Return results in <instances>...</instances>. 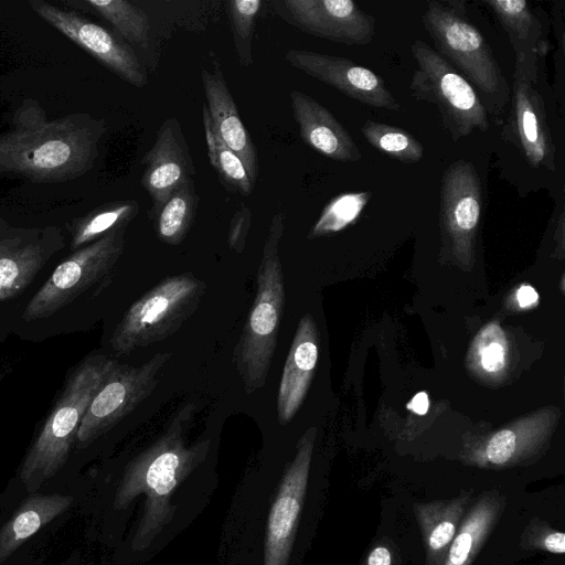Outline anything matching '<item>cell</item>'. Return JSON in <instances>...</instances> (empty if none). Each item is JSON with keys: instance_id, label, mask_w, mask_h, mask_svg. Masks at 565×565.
Here are the masks:
<instances>
[{"instance_id": "obj_1", "label": "cell", "mask_w": 565, "mask_h": 565, "mask_svg": "<svg viewBox=\"0 0 565 565\" xmlns=\"http://www.w3.org/2000/svg\"><path fill=\"white\" fill-rule=\"evenodd\" d=\"M105 121L87 114L47 120L44 110L25 100L14 113L12 128L0 135V173L34 182L77 178L93 168Z\"/></svg>"}, {"instance_id": "obj_2", "label": "cell", "mask_w": 565, "mask_h": 565, "mask_svg": "<svg viewBox=\"0 0 565 565\" xmlns=\"http://www.w3.org/2000/svg\"><path fill=\"white\" fill-rule=\"evenodd\" d=\"M192 413V405L181 409L164 433L126 467L116 491L115 508L124 509L136 497L146 495L145 510L131 544L134 551L147 548L171 521L175 511L171 503L174 489L207 456L210 439L192 445L185 443V426Z\"/></svg>"}, {"instance_id": "obj_3", "label": "cell", "mask_w": 565, "mask_h": 565, "mask_svg": "<svg viewBox=\"0 0 565 565\" xmlns=\"http://www.w3.org/2000/svg\"><path fill=\"white\" fill-rule=\"evenodd\" d=\"M117 365L114 359L95 354L67 376L62 394L21 465L19 476L30 493L63 468L88 405Z\"/></svg>"}, {"instance_id": "obj_4", "label": "cell", "mask_w": 565, "mask_h": 565, "mask_svg": "<svg viewBox=\"0 0 565 565\" xmlns=\"http://www.w3.org/2000/svg\"><path fill=\"white\" fill-rule=\"evenodd\" d=\"M284 221L281 212L271 217L257 269L256 296L234 348L233 362L248 394L265 385L277 347L285 306V282L279 255Z\"/></svg>"}, {"instance_id": "obj_5", "label": "cell", "mask_w": 565, "mask_h": 565, "mask_svg": "<svg viewBox=\"0 0 565 565\" xmlns=\"http://www.w3.org/2000/svg\"><path fill=\"white\" fill-rule=\"evenodd\" d=\"M466 6L462 0L429 1L423 24L434 50L480 92L491 113H499L510 100L509 84Z\"/></svg>"}, {"instance_id": "obj_6", "label": "cell", "mask_w": 565, "mask_h": 565, "mask_svg": "<svg viewBox=\"0 0 565 565\" xmlns=\"http://www.w3.org/2000/svg\"><path fill=\"white\" fill-rule=\"evenodd\" d=\"M205 289L192 273L162 279L125 312L110 337L113 350L129 354L174 334L199 308Z\"/></svg>"}, {"instance_id": "obj_7", "label": "cell", "mask_w": 565, "mask_h": 565, "mask_svg": "<svg viewBox=\"0 0 565 565\" xmlns=\"http://www.w3.org/2000/svg\"><path fill=\"white\" fill-rule=\"evenodd\" d=\"M416 62L411 83L412 96L434 104L441 125L452 141L475 129H489L488 111L472 85L427 43L416 40L411 45Z\"/></svg>"}, {"instance_id": "obj_8", "label": "cell", "mask_w": 565, "mask_h": 565, "mask_svg": "<svg viewBox=\"0 0 565 565\" xmlns=\"http://www.w3.org/2000/svg\"><path fill=\"white\" fill-rule=\"evenodd\" d=\"M544 61L535 71L515 66L511 108L502 132L530 167L555 172L558 150Z\"/></svg>"}, {"instance_id": "obj_9", "label": "cell", "mask_w": 565, "mask_h": 565, "mask_svg": "<svg viewBox=\"0 0 565 565\" xmlns=\"http://www.w3.org/2000/svg\"><path fill=\"white\" fill-rule=\"evenodd\" d=\"M125 232L126 227L116 228L75 249L58 264L26 303L23 320L31 322L55 315L106 278L124 252Z\"/></svg>"}, {"instance_id": "obj_10", "label": "cell", "mask_w": 565, "mask_h": 565, "mask_svg": "<svg viewBox=\"0 0 565 565\" xmlns=\"http://www.w3.org/2000/svg\"><path fill=\"white\" fill-rule=\"evenodd\" d=\"M170 356L161 352L140 365L118 363L88 405L75 436L76 445L90 444L148 398Z\"/></svg>"}, {"instance_id": "obj_11", "label": "cell", "mask_w": 565, "mask_h": 565, "mask_svg": "<svg viewBox=\"0 0 565 565\" xmlns=\"http://www.w3.org/2000/svg\"><path fill=\"white\" fill-rule=\"evenodd\" d=\"M29 4L41 19L120 78L136 87H143L147 84V74L139 58L118 36L73 10L42 0H31Z\"/></svg>"}, {"instance_id": "obj_12", "label": "cell", "mask_w": 565, "mask_h": 565, "mask_svg": "<svg viewBox=\"0 0 565 565\" xmlns=\"http://www.w3.org/2000/svg\"><path fill=\"white\" fill-rule=\"evenodd\" d=\"M316 429L309 428L298 440L294 459L286 467L268 515L264 565H288L303 504Z\"/></svg>"}, {"instance_id": "obj_13", "label": "cell", "mask_w": 565, "mask_h": 565, "mask_svg": "<svg viewBox=\"0 0 565 565\" xmlns=\"http://www.w3.org/2000/svg\"><path fill=\"white\" fill-rule=\"evenodd\" d=\"M482 186L475 166L452 162L444 172L439 195V224L450 250L469 259L482 212Z\"/></svg>"}, {"instance_id": "obj_14", "label": "cell", "mask_w": 565, "mask_h": 565, "mask_svg": "<svg viewBox=\"0 0 565 565\" xmlns=\"http://www.w3.org/2000/svg\"><path fill=\"white\" fill-rule=\"evenodd\" d=\"M277 13L294 28L345 45H365L375 33V20L352 0H284Z\"/></svg>"}, {"instance_id": "obj_15", "label": "cell", "mask_w": 565, "mask_h": 565, "mask_svg": "<svg viewBox=\"0 0 565 565\" xmlns=\"http://www.w3.org/2000/svg\"><path fill=\"white\" fill-rule=\"evenodd\" d=\"M285 60L290 66L363 105L388 110L401 108L381 76L349 58L290 49L285 52Z\"/></svg>"}, {"instance_id": "obj_16", "label": "cell", "mask_w": 565, "mask_h": 565, "mask_svg": "<svg viewBox=\"0 0 565 565\" xmlns=\"http://www.w3.org/2000/svg\"><path fill=\"white\" fill-rule=\"evenodd\" d=\"M64 246L58 227H8L0 232V302L24 291Z\"/></svg>"}, {"instance_id": "obj_17", "label": "cell", "mask_w": 565, "mask_h": 565, "mask_svg": "<svg viewBox=\"0 0 565 565\" xmlns=\"http://www.w3.org/2000/svg\"><path fill=\"white\" fill-rule=\"evenodd\" d=\"M141 162V185L151 199L149 215L152 218L172 191L195 173L190 148L174 117L162 121Z\"/></svg>"}, {"instance_id": "obj_18", "label": "cell", "mask_w": 565, "mask_h": 565, "mask_svg": "<svg viewBox=\"0 0 565 565\" xmlns=\"http://www.w3.org/2000/svg\"><path fill=\"white\" fill-rule=\"evenodd\" d=\"M290 102L300 137L306 145L340 162H354L362 158L354 139L328 108L296 89L290 92Z\"/></svg>"}, {"instance_id": "obj_19", "label": "cell", "mask_w": 565, "mask_h": 565, "mask_svg": "<svg viewBox=\"0 0 565 565\" xmlns=\"http://www.w3.org/2000/svg\"><path fill=\"white\" fill-rule=\"evenodd\" d=\"M201 78L205 105L215 132L242 159L255 183L258 174L257 151L241 119L220 65L214 62L212 71L202 68Z\"/></svg>"}, {"instance_id": "obj_20", "label": "cell", "mask_w": 565, "mask_h": 565, "mask_svg": "<svg viewBox=\"0 0 565 565\" xmlns=\"http://www.w3.org/2000/svg\"><path fill=\"white\" fill-rule=\"evenodd\" d=\"M318 360V334L313 319L305 315L299 320L285 361L277 394V415L281 424L289 423L301 406Z\"/></svg>"}, {"instance_id": "obj_21", "label": "cell", "mask_w": 565, "mask_h": 565, "mask_svg": "<svg viewBox=\"0 0 565 565\" xmlns=\"http://www.w3.org/2000/svg\"><path fill=\"white\" fill-rule=\"evenodd\" d=\"M490 7L507 32L515 53V66L539 68L547 54L545 25L539 10L525 0H489Z\"/></svg>"}, {"instance_id": "obj_22", "label": "cell", "mask_w": 565, "mask_h": 565, "mask_svg": "<svg viewBox=\"0 0 565 565\" xmlns=\"http://www.w3.org/2000/svg\"><path fill=\"white\" fill-rule=\"evenodd\" d=\"M73 497L31 493L0 530V565L26 540L66 511Z\"/></svg>"}, {"instance_id": "obj_23", "label": "cell", "mask_w": 565, "mask_h": 565, "mask_svg": "<svg viewBox=\"0 0 565 565\" xmlns=\"http://www.w3.org/2000/svg\"><path fill=\"white\" fill-rule=\"evenodd\" d=\"M467 497L416 505L429 565H443L467 505Z\"/></svg>"}, {"instance_id": "obj_24", "label": "cell", "mask_w": 565, "mask_h": 565, "mask_svg": "<svg viewBox=\"0 0 565 565\" xmlns=\"http://www.w3.org/2000/svg\"><path fill=\"white\" fill-rule=\"evenodd\" d=\"M500 507L494 495H484L473 505L457 530L443 565H470L494 525Z\"/></svg>"}, {"instance_id": "obj_25", "label": "cell", "mask_w": 565, "mask_h": 565, "mask_svg": "<svg viewBox=\"0 0 565 565\" xmlns=\"http://www.w3.org/2000/svg\"><path fill=\"white\" fill-rule=\"evenodd\" d=\"M198 209L193 180L178 186L151 218L158 238L169 245L180 244L186 236Z\"/></svg>"}, {"instance_id": "obj_26", "label": "cell", "mask_w": 565, "mask_h": 565, "mask_svg": "<svg viewBox=\"0 0 565 565\" xmlns=\"http://www.w3.org/2000/svg\"><path fill=\"white\" fill-rule=\"evenodd\" d=\"M138 212L139 204L135 200L107 203L89 212L72 222V247L78 249L116 228L126 227Z\"/></svg>"}, {"instance_id": "obj_27", "label": "cell", "mask_w": 565, "mask_h": 565, "mask_svg": "<svg viewBox=\"0 0 565 565\" xmlns=\"http://www.w3.org/2000/svg\"><path fill=\"white\" fill-rule=\"evenodd\" d=\"M202 119L212 167L227 188L244 195L249 194L254 182L242 159L215 132L205 104L202 107Z\"/></svg>"}, {"instance_id": "obj_28", "label": "cell", "mask_w": 565, "mask_h": 565, "mask_svg": "<svg viewBox=\"0 0 565 565\" xmlns=\"http://www.w3.org/2000/svg\"><path fill=\"white\" fill-rule=\"evenodd\" d=\"M83 4L108 21L126 41L147 45L150 23L148 15L139 7L124 0H85Z\"/></svg>"}, {"instance_id": "obj_29", "label": "cell", "mask_w": 565, "mask_h": 565, "mask_svg": "<svg viewBox=\"0 0 565 565\" xmlns=\"http://www.w3.org/2000/svg\"><path fill=\"white\" fill-rule=\"evenodd\" d=\"M361 132L372 147L403 163H415L424 157L422 143L398 127L366 120L361 127Z\"/></svg>"}, {"instance_id": "obj_30", "label": "cell", "mask_w": 565, "mask_h": 565, "mask_svg": "<svg viewBox=\"0 0 565 565\" xmlns=\"http://www.w3.org/2000/svg\"><path fill=\"white\" fill-rule=\"evenodd\" d=\"M260 0H231L227 14L233 33L234 46L238 62L248 67L253 64V36L255 22L260 11Z\"/></svg>"}, {"instance_id": "obj_31", "label": "cell", "mask_w": 565, "mask_h": 565, "mask_svg": "<svg viewBox=\"0 0 565 565\" xmlns=\"http://www.w3.org/2000/svg\"><path fill=\"white\" fill-rule=\"evenodd\" d=\"M371 192L342 193L324 207L309 237L331 234L353 223L371 199Z\"/></svg>"}, {"instance_id": "obj_32", "label": "cell", "mask_w": 565, "mask_h": 565, "mask_svg": "<svg viewBox=\"0 0 565 565\" xmlns=\"http://www.w3.org/2000/svg\"><path fill=\"white\" fill-rule=\"evenodd\" d=\"M529 445L526 435L511 428L501 429L488 440L484 459L492 465L504 466L521 458Z\"/></svg>"}, {"instance_id": "obj_33", "label": "cell", "mask_w": 565, "mask_h": 565, "mask_svg": "<svg viewBox=\"0 0 565 565\" xmlns=\"http://www.w3.org/2000/svg\"><path fill=\"white\" fill-rule=\"evenodd\" d=\"M478 355L484 371L494 373L505 365L507 343L497 323L487 326L477 339Z\"/></svg>"}, {"instance_id": "obj_34", "label": "cell", "mask_w": 565, "mask_h": 565, "mask_svg": "<svg viewBox=\"0 0 565 565\" xmlns=\"http://www.w3.org/2000/svg\"><path fill=\"white\" fill-rule=\"evenodd\" d=\"M252 227V211L241 204L233 214L227 235V243L232 250L239 254L244 250L249 230Z\"/></svg>"}, {"instance_id": "obj_35", "label": "cell", "mask_w": 565, "mask_h": 565, "mask_svg": "<svg viewBox=\"0 0 565 565\" xmlns=\"http://www.w3.org/2000/svg\"><path fill=\"white\" fill-rule=\"evenodd\" d=\"M544 548L555 553L564 554L565 534L563 532H552L544 539Z\"/></svg>"}, {"instance_id": "obj_36", "label": "cell", "mask_w": 565, "mask_h": 565, "mask_svg": "<svg viewBox=\"0 0 565 565\" xmlns=\"http://www.w3.org/2000/svg\"><path fill=\"white\" fill-rule=\"evenodd\" d=\"M516 298L521 307H530L537 302L539 295L533 287L524 285L519 288Z\"/></svg>"}, {"instance_id": "obj_37", "label": "cell", "mask_w": 565, "mask_h": 565, "mask_svg": "<svg viewBox=\"0 0 565 565\" xmlns=\"http://www.w3.org/2000/svg\"><path fill=\"white\" fill-rule=\"evenodd\" d=\"M429 407V399L426 392L417 393L407 404V408L417 415H425Z\"/></svg>"}, {"instance_id": "obj_38", "label": "cell", "mask_w": 565, "mask_h": 565, "mask_svg": "<svg viewBox=\"0 0 565 565\" xmlns=\"http://www.w3.org/2000/svg\"><path fill=\"white\" fill-rule=\"evenodd\" d=\"M367 565H391V553L384 546L375 547L367 558Z\"/></svg>"}, {"instance_id": "obj_39", "label": "cell", "mask_w": 565, "mask_h": 565, "mask_svg": "<svg viewBox=\"0 0 565 565\" xmlns=\"http://www.w3.org/2000/svg\"><path fill=\"white\" fill-rule=\"evenodd\" d=\"M9 226L10 225L8 224V222L0 217V232H2L3 230L8 228Z\"/></svg>"}]
</instances>
